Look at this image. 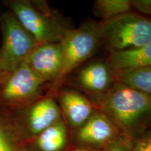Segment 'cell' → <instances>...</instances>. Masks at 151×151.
Masks as SVG:
<instances>
[{
  "label": "cell",
  "mask_w": 151,
  "mask_h": 151,
  "mask_svg": "<svg viewBox=\"0 0 151 151\" xmlns=\"http://www.w3.org/2000/svg\"><path fill=\"white\" fill-rule=\"evenodd\" d=\"M119 132L134 140L146 132L151 120V95L115 81L111 88L93 101Z\"/></svg>",
  "instance_id": "1"
},
{
  "label": "cell",
  "mask_w": 151,
  "mask_h": 151,
  "mask_svg": "<svg viewBox=\"0 0 151 151\" xmlns=\"http://www.w3.org/2000/svg\"><path fill=\"white\" fill-rule=\"evenodd\" d=\"M99 42L111 52H120L151 43V20L127 13L97 24Z\"/></svg>",
  "instance_id": "2"
},
{
  "label": "cell",
  "mask_w": 151,
  "mask_h": 151,
  "mask_svg": "<svg viewBox=\"0 0 151 151\" xmlns=\"http://www.w3.org/2000/svg\"><path fill=\"white\" fill-rule=\"evenodd\" d=\"M6 5L38 43L60 42L71 28L42 1L12 0Z\"/></svg>",
  "instance_id": "3"
},
{
  "label": "cell",
  "mask_w": 151,
  "mask_h": 151,
  "mask_svg": "<svg viewBox=\"0 0 151 151\" xmlns=\"http://www.w3.org/2000/svg\"><path fill=\"white\" fill-rule=\"evenodd\" d=\"M99 43L97 24L94 22H86L80 27L68 30L60 41L63 62L59 76L52 86V89H58L68 76L93 55Z\"/></svg>",
  "instance_id": "4"
},
{
  "label": "cell",
  "mask_w": 151,
  "mask_h": 151,
  "mask_svg": "<svg viewBox=\"0 0 151 151\" xmlns=\"http://www.w3.org/2000/svg\"><path fill=\"white\" fill-rule=\"evenodd\" d=\"M1 27L0 71L9 76L25 61L39 43L9 11L1 16Z\"/></svg>",
  "instance_id": "5"
},
{
  "label": "cell",
  "mask_w": 151,
  "mask_h": 151,
  "mask_svg": "<svg viewBox=\"0 0 151 151\" xmlns=\"http://www.w3.org/2000/svg\"><path fill=\"white\" fill-rule=\"evenodd\" d=\"M62 119L58 101L52 95H48L14 110L11 122L18 137L29 141Z\"/></svg>",
  "instance_id": "6"
},
{
  "label": "cell",
  "mask_w": 151,
  "mask_h": 151,
  "mask_svg": "<svg viewBox=\"0 0 151 151\" xmlns=\"http://www.w3.org/2000/svg\"><path fill=\"white\" fill-rule=\"evenodd\" d=\"M46 84L24 62L0 87V106L13 111L27 106L43 97Z\"/></svg>",
  "instance_id": "7"
},
{
  "label": "cell",
  "mask_w": 151,
  "mask_h": 151,
  "mask_svg": "<svg viewBox=\"0 0 151 151\" xmlns=\"http://www.w3.org/2000/svg\"><path fill=\"white\" fill-rule=\"evenodd\" d=\"M24 62L45 83L53 84L59 76L62 67L63 54L61 43H39Z\"/></svg>",
  "instance_id": "8"
},
{
  "label": "cell",
  "mask_w": 151,
  "mask_h": 151,
  "mask_svg": "<svg viewBox=\"0 0 151 151\" xmlns=\"http://www.w3.org/2000/svg\"><path fill=\"white\" fill-rule=\"evenodd\" d=\"M120 133L112 122L97 109L76 129V138L86 148H104Z\"/></svg>",
  "instance_id": "9"
},
{
  "label": "cell",
  "mask_w": 151,
  "mask_h": 151,
  "mask_svg": "<svg viewBox=\"0 0 151 151\" xmlns=\"http://www.w3.org/2000/svg\"><path fill=\"white\" fill-rule=\"evenodd\" d=\"M115 81L106 62L94 61L76 71L73 83L95 100L111 88Z\"/></svg>",
  "instance_id": "10"
},
{
  "label": "cell",
  "mask_w": 151,
  "mask_h": 151,
  "mask_svg": "<svg viewBox=\"0 0 151 151\" xmlns=\"http://www.w3.org/2000/svg\"><path fill=\"white\" fill-rule=\"evenodd\" d=\"M58 103L65 122L75 129L83 125L97 109L93 101L83 94L71 89L60 92Z\"/></svg>",
  "instance_id": "11"
},
{
  "label": "cell",
  "mask_w": 151,
  "mask_h": 151,
  "mask_svg": "<svg viewBox=\"0 0 151 151\" xmlns=\"http://www.w3.org/2000/svg\"><path fill=\"white\" fill-rule=\"evenodd\" d=\"M106 63L113 73L150 67L151 43L130 50L109 52Z\"/></svg>",
  "instance_id": "12"
},
{
  "label": "cell",
  "mask_w": 151,
  "mask_h": 151,
  "mask_svg": "<svg viewBox=\"0 0 151 151\" xmlns=\"http://www.w3.org/2000/svg\"><path fill=\"white\" fill-rule=\"evenodd\" d=\"M69 136L66 122L63 119L43 130L29 141L28 151H65Z\"/></svg>",
  "instance_id": "13"
},
{
  "label": "cell",
  "mask_w": 151,
  "mask_h": 151,
  "mask_svg": "<svg viewBox=\"0 0 151 151\" xmlns=\"http://www.w3.org/2000/svg\"><path fill=\"white\" fill-rule=\"evenodd\" d=\"M115 81L151 95V67L120 73H113Z\"/></svg>",
  "instance_id": "14"
},
{
  "label": "cell",
  "mask_w": 151,
  "mask_h": 151,
  "mask_svg": "<svg viewBox=\"0 0 151 151\" xmlns=\"http://www.w3.org/2000/svg\"><path fill=\"white\" fill-rule=\"evenodd\" d=\"M132 9V0H97L94 3V14L102 21L129 13Z\"/></svg>",
  "instance_id": "15"
},
{
  "label": "cell",
  "mask_w": 151,
  "mask_h": 151,
  "mask_svg": "<svg viewBox=\"0 0 151 151\" xmlns=\"http://www.w3.org/2000/svg\"><path fill=\"white\" fill-rule=\"evenodd\" d=\"M18 137L12 122L0 116V151H19Z\"/></svg>",
  "instance_id": "16"
},
{
  "label": "cell",
  "mask_w": 151,
  "mask_h": 151,
  "mask_svg": "<svg viewBox=\"0 0 151 151\" xmlns=\"http://www.w3.org/2000/svg\"><path fill=\"white\" fill-rule=\"evenodd\" d=\"M134 141L127 136L120 134L116 139L104 147L101 151H132Z\"/></svg>",
  "instance_id": "17"
},
{
  "label": "cell",
  "mask_w": 151,
  "mask_h": 151,
  "mask_svg": "<svg viewBox=\"0 0 151 151\" xmlns=\"http://www.w3.org/2000/svg\"><path fill=\"white\" fill-rule=\"evenodd\" d=\"M132 151H151V130L148 129L134 141Z\"/></svg>",
  "instance_id": "18"
},
{
  "label": "cell",
  "mask_w": 151,
  "mask_h": 151,
  "mask_svg": "<svg viewBox=\"0 0 151 151\" xmlns=\"http://www.w3.org/2000/svg\"><path fill=\"white\" fill-rule=\"evenodd\" d=\"M132 4L139 12L151 16V0H132Z\"/></svg>",
  "instance_id": "19"
},
{
  "label": "cell",
  "mask_w": 151,
  "mask_h": 151,
  "mask_svg": "<svg viewBox=\"0 0 151 151\" xmlns=\"http://www.w3.org/2000/svg\"><path fill=\"white\" fill-rule=\"evenodd\" d=\"M8 76H6L4 73L1 72V71H0V87L1 86V85L4 83V82L6 80V78H8Z\"/></svg>",
  "instance_id": "20"
},
{
  "label": "cell",
  "mask_w": 151,
  "mask_h": 151,
  "mask_svg": "<svg viewBox=\"0 0 151 151\" xmlns=\"http://www.w3.org/2000/svg\"><path fill=\"white\" fill-rule=\"evenodd\" d=\"M71 151H99L94 150V149H90V148H81L78 149H75V150H73Z\"/></svg>",
  "instance_id": "21"
},
{
  "label": "cell",
  "mask_w": 151,
  "mask_h": 151,
  "mask_svg": "<svg viewBox=\"0 0 151 151\" xmlns=\"http://www.w3.org/2000/svg\"><path fill=\"white\" fill-rule=\"evenodd\" d=\"M149 127H150V130H151V120H150V124H149Z\"/></svg>",
  "instance_id": "22"
}]
</instances>
